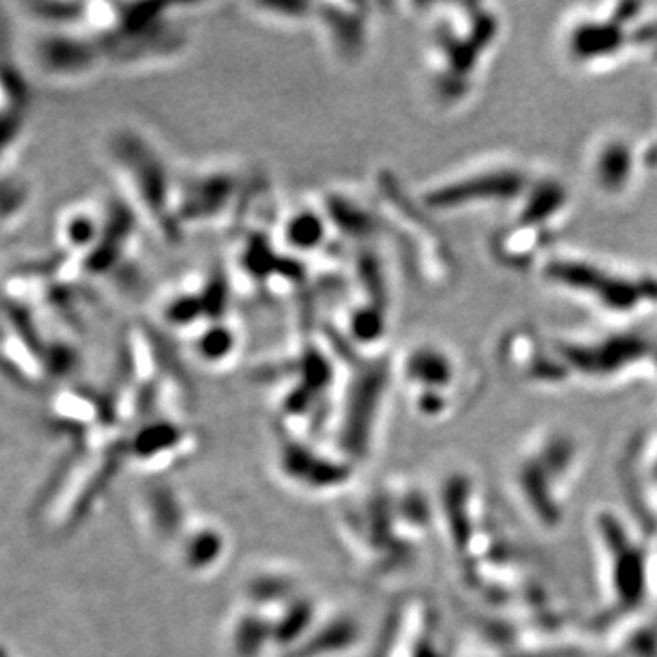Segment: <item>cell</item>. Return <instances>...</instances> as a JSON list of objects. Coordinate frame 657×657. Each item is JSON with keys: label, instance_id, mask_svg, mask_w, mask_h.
Segmentation results:
<instances>
[{"label": "cell", "instance_id": "cell-11", "mask_svg": "<svg viewBox=\"0 0 657 657\" xmlns=\"http://www.w3.org/2000/svg\"><path fill=\"white\" fill-rule=\"evenodd\" d=\"M267 641H273V623L262 613H246L230 630V648L235 657H257Z\"/></svg>", "mask_w": 657, "mask_h": 657}, {"label": "cell", "instance_id": "cell-4", "mask_svg": "<svg viewBox=\"0 0 657 657\" xmlns=\"http://www.w3.org/2000/svg\"><path fill=\"white\" fill-rule=\"evenodd\" d=\"M601 526V580L608 607L615 613H626L646 601L648 593V553L632 539L618 520L597 522Z\"/></svg>", "mask_w": 657, "mask_h": 657}, {"label": "cell", "instance_id": "cell-10", "mask_svg": "<svg viewBox=\"0 0 657 657\" xmlns=\"http://www.w3.org/2000/svg\"><path fill=\"white\" fill-rule=\"evenodd\" d=\"M224 552V537L214 526H199L185 537L181 544V558L188 572L203 574L221 561Z\"/></svg>", "mask_w": 657, "mask_h": 657}, {"label": "cell", "instance_id": "cell-5", "mask_svg": "<svg viewBox=\"0 0 657 657\" xmlns=\"http://www.w3.org/2000/svg\"><path fill=\"white\" fill-rule=\"evenodd\" d=\"M400 378L413 393L416 413L440 418L453 405L449 391L460 378V361L446 345L418 342L400 360Z\"/></svg>", "mask_w": 657, "mask_h": 657}, {"label": "cell", "instance_id": "cell-1", "mask_svg": "<svg viewBox=\"0 0 657 657\" xmlns=\"http://www.w3.org/2000/svg\"><path fill=\"white\" fill-rule=\"evenodd\" d=\"M104 159L145 221L166 243L183 238L177 221V177L161 148L136 126H115L104 137Z\"/></svg>", "mask_w": 657, "mask_h": 657}, {"label": "cell", "instance_id": "cell-15", "mask_svg": "<svg viewBox=\"0 0 657 657\" xmlns=\"http://www.w3.org/2000/svg\"><path fill=\"white\" fill-rule=\"evenodd\" d=\"M252 15L260 16L262 21L278 24V26H301L312 22L314 4H251L246 5Z\"/></svg>", "mask_w": 657, "mask_h": 657}, {"label": "cell", "instance_id": "cell-12", "mask_svg": "<svg viewBox=\"0 0 657 657\" xmlns=\"http://www.w3.org/2000/svg\"><path fill=\"white\" fill-rule=\"evenodd\" d=\"M325 216L311 208L296 210L285 219L284 240L290 251H316V246L325 240Z\"/></svg>", "mask_w": 657, "mask_h": 657}, {"label": "cell", "instance_id": "cell-16", "mask_svg": "<svg viewBox=\"0 0 657 657\" xmlns=\"http://www.w3.org/2000/svg\"><path fill=\"white\" fill-rule=\"evenodd\" d=\"M0 657H10V656H8V654H5L4 650H0Z\"/></svg>", "mask_w": 657, "mask_h": 657}, {"label": "cell", "instance_id": "cell-13", "mask_svg": "<svg viewBox=\"0 0 657 657\" xmlns=\"http://www.w3.org/2000/svg\"><path fill=\"white\" fill-rule=\"evenodd\" d=\"M238 347V334L234 327L218 325L196 339L197 358L207 366H221L224 361L235 355Z\"/></svg>", "mask_w": 657, "mask_h": 657}, {"label": "cell", "instance_id": "cell-9", "mask_svg": "<svg viewBox=\"0 0 657 657\" xmlns=\"http://www.w3.org/2000/svg\"><path fill=\"white\" fill-rule=\"evenodd\" d=\"M281 470L290 481L298 486L323 489V487L338 486L344 481L345 471L331 460L316 457L309 448H300L289 443L281 453Z\"/></svg>", "mask_w": 657, "mask_h": 657}, {"label": "cell", "instance_id": "cell-3", "mask_svg": "<svg viewBox=\"0 0 657 657\" xmlns=\"http://www.w3.org/2000/svg\"><path fill=\"white\" fill-rule=\"evenodd\" d=\"M24 55L30 70L48 82L84 81L108 66L103 41L87 30L32 27Z\"/></svg>", "mask_w": 657, "mask_h": 657}, {"label": "cell", "instance_id": "cell-6", "mask_svg": "<svg viewBox=\"0 0 657 657\" xmlns=\"http://www.w3.org/2000/svg\"><path fill=\"white\" fill-rule=\"evenodd\" d=\"M185 175V180L177 177V221L183 232L186 224L216 223L234 208L241 188V172L234 164H210Z\"/></svg>", "mask_w": 657, "mask_h": 657}, {"label": "cell", "instance_id": "cell-14", "mask_svg": "<svg viewBox=\"0 0 657 657\" xmlns=\"http://www.w3.org/2000/svg\"><path fill=\"white\" fill-rule=\"evenodd\" d=\"M295 577L287 574H260L252 579L251 585L246 586V596L257 604H273V602H290L296 593Z\"/></svg>", "mask_w": 657, "mask_h": 657}, {"label": "cell", "instance_id": "cell-8", "mask_svg": "<svg viewBox=\"0 0 657 657\" xmlns=\"http://www.w3.org/2000/svg\"><path fill=\"white\" fill-rule=\"evenodd\" d=\"M103 214L92 207V203H77L57 219V243L62 251L87 257L97 246L99 235L103 234Z\"/></svg>", "mask_w": 657, "mask_h": 657}, {"label": "cell", "instance_id": "cell-7", "mask_svg": "<svg viewBox=\"0 0 657 657\" xmlns=\"http://www.w3.org/2000/svg\"><path fill=\"white\" fill-rule=\"evenodd\" d=\"M312 22L320 27L328 55L338 65L364 59L371 44L372 15L360 4H314Z\"/></svg>", "mask_w": 657, "mask_h": 657}, {"label": "cell", "instance_id": "cell-2", "mask_svg": "<svg viewBox=\"0 0 657 657\" xmlns=\"http://www.w3.org/2000/svg\"><path fill=\"white\" fill-rule=\"evenodd\" d=\"M561 433L539 435L522 448L511 475L520 504L531 519L550 530L563 517L564 495L572 492L579 462L577 443Z\"/></svg>", "mask_w": 657, "mask_h": 657}]
</instances>
